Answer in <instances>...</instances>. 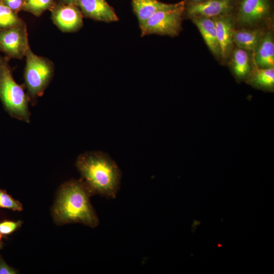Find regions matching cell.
Masks as SVG:
<instances>
[{
    "instance_id": "17",
    "label": "cell",
    "mask_w": 274,
    "mask_h": 274,
    "mask_svg": "<svg viewBox=\"0 0 274 274\" xmlns=\"http://www.w3.org/2000/svg\"><path fill=\"white\" fill-rule=\"evenodd\" d=\"M251 84L260 88L272 89L274 85V68H258L250 79Z\"/></svg>"
},
{
    "instance_id": "25",
    "label": "cell",
    "mask_w": 274,
    "mask_h": 274,
    "mask_svg": "<svg viewBox=\"0 0 274 274\" xmlns=\"http://www.w3.org/2000/svg\"><path fill=\"white\" fill-rule=\"evenodd\" d=\"M1 238H2V234L0 233V245H1Z\"/></svg>"
},
{
    "instance_id": "9",
    "label": "cell",
    "mask_w": 274,
    "mask_h": 274,
    "mask_svg": "<svg viewBox=\"0 0 274 274\" xmlns=\"http://www.w3.org/2000/svg\"><path fill=\"white\" fill-rule=\"evenodd\" d=\"M270 11L268 0H242L237 14L239 23L250 25L268 16Z\"/></svg>"
},
{
    "instance_id": "22",
    "label": "cell",
    "mask_w": 274,
    "mask_h": 274,
    "mask_svg": "<svg viewBox=\"0 0 274 274\" xmlns=\"http://www.w3.org/2000/svg\"><path fill=\"white\" fill-rule=\"evenodd\" d=\"M4 5L13 11L18 13L23 10L25 0H1Z\"/></svg>"
},
{
    "instance_id": "7",
    "label": "cell",
    "mask_w": 274,
    "mask_h": 274,
    "mask_svg": "<svg viewBox=\"0 0 274 274\" xmlns=\"http://www.w3.org/2000/svg\"><path fill=\"white\" fill-rule=\"evenodd\" d=\"M51 11L53 22L63 32H75L83 26V16L75 5L59 2Z\"/></svg>"
},
{
    "instance_id": "14",
    "label": "cell",
    "mask_w": 274,
    "mask_h": 274,
    "mask_svg": "<svg viewBox=\"0 0 274 274\" xmlns=\"http://www.w3.org/2000/svg\"><path fill=\"white\" fill-rule=\"evenodd\" d=\"M255 60L259 68L273 67L274 43L270 32L262 37L255 51Z\"/></svg>"
},
{
    "instance_id": "11",
    "label": "cell",
    "mask_w": 274,
    "mask_h": 274,
    "mask_svg": "<svg viewBox=\"0 0 274 274\" xmlns=\"http://www.w3.org/2000/svg\"><path fill=\"white\" fill-rule=\"evenodd\" d=\"M214 22L217 41L222 58L228 56L231 49L234 32L233 22L231 17L227 14L213 18Z\"/></svg>"
},
{
    "instance_id": "15",
    "label": "cell",
    "mask_w": 274,
    "mask_h": 274,
    "mask_svg": "<svg viewBox=\"0 0 274 274\" xmlns=\"http://www.w3.org/2000/svg\"><path fill=\"white\" fill-rule=\"evenodd\" d=\"M262 38L261 33L257 30H238L233 35V43L241 49L255 52Z\"/></svg>"
},
{
    "instance_id": "13",
    "label": "cell",
    "mask_w": 274,
    "mask_h": 274,
    "mask_svg": "<svg viewBox=\"0 0 274 274\" xmlns=\"http://www.w3.org/2000/svg\"><path fill=\"white\" fill-rule=\"evenodd\" d=\"M192 21L199 29L210 51L216 56H221L213 19L204 17H194L192 18Z\"/></svg>"
},
{
    "instance_id": "20",
    "label": "cell",
    "mask_w": 274,
    "mask_h": 274,
    "mask_svg": "<svg viewBox=\"0 0 274 274\" xmlns=\"http://www.w3.org/2000/svg\"><path fill=\"white\" fill-rule=\"evenodd\" d=\"M0 208L11 209L14 211H21L22 204L13 199L5 191L0 190Z\"/></svg>"
},
{
    "instance_id": "23",
    "label": "cell",
    "mask_w": 274,
    "mask_h": 274,
    "mask_svg": "<svg viewBox=\"0 0 274 274\" xmlns=\"http://www.w3.org/2000/svg\"><path fill=\"white\" fill-rule=\"evenodd\" d=\"M15 270L8 265L3 260L0 261V274H15Z\"/></svg>"
},
{
    "instance_id": "26",
    "label": "cell",
    "mask_w": 274,
    "mask_h": 274,
    "mask_svg": "<svg viewBox=\"0 0 274 274\" xmlns=\"http://www.w3.org/2000/svg\"><path fill=\"white\" fill-rule=\"evenodd\" d=\"M192 1H195V2H199L201 0H192Z\"/></svg>"
},
{
    "instance_id": "10",
    "label": "cell",
    "mask_w": 274,
    "mask_h": 274,
    "mask_svg": "<svg viewBox=\"0 0 274 274\" xmlns=\"http://www.w3.org/2000/svg\"><path fill=\"white\" fill-rule=\"evenodd\" d=\"M231 0H208L189 5L186 10L190 17L213 18L228 13L231 9Z\"/></svg>"
},
{
    "instance_id": "12",
    "label": "cell",
    "mask_w": 274,
    "mask_h": 274,
    "mask_svg": "<svg viewBox=\"0 0 274 274\" xmlns=\"http://www.w3.org/2000/svg\"><path fill=\"white\" fill-rule=\"evenodd\" d=\"M132 10L140 27L157 12L173 7L174 4H165L158 0H131Z\"/></svg>"
},
{
    "instance_id": "5",
    "label": "cell",
    "mask_w": 274,
    "mask_h": 274,
    "mask_svg": "<svg viewBox=\"0 0 274 274\" xmlns=\"http://www.w3.org/2000/svg\"><path fill=\"white\" fill-rule=\"evenodd\" d=\"M184 1L174 4L170 8L160 10L140 27L141 36L155 34L175 37L181 30Z\"/></svg>"
},
{
    "instance_id": "6",
    "label": "cell",
    "mask_w": 274,
    "mask_h": 274,
    "mask_svg": "<svg viewBox=\"0 0 274 274\" xmlns=\"http://www.w3.org/2000/svg\"><path fill=\"white\" fill-rule=\"evenodd\" d=\"M29 47L25 23L0 30V51L8 58L21 59Z\"/></svg>"
},
{
    "instance_id": "21",
    "label": "cell",
    "mask_w": 274,
    "mask_h": 274,
    "mask_svg": "<svg viewBox=\"0 0 274 274\" xmlns=\"http://www.w3.org/2000/svg\"><path fill=\"white\" fill-rule=\"evenodd\" d=\"M21 222L4 221L0 223V233L9 234L20 226Z\"/></svg>"
},
{
    "instance_id": "16",
    "label": "cell",
    "mask_w": 274,
    "mask_h": 274,
    "mask_svg": "<svg viewBox=\"0 0 274 274\" xmlns=\"http://www.w3.org/2000/svg\"><path fill=\"white\" fill-rule=\"evenodd\" d=\"M232 69L235 76L243 79L250 72V60L248 53L242 49L234 50L232 57Z\"/></svg>"
},
{
    "instance_id": "3",
    "label": "cell",
    "mask_w": 274,
    "mask_h": 274,
    "mask_svg": "<svg viewBox=\"0 0 274 274\" xmlns=\"http://www.w3.org/2000/svg\"><path fill=\"white\" fill-rule=\"evenodd\" d=\"M8 58L0 54V100L11 117L29 122V98L22 86L15 81Z\"/></svg>"
},
{
    "instance_id": "4",
    "label": "cell",
    "mask_w": 274,
    "mask_h": 274,
    "mask_svg": "<svg viewBox=\"0 0 274 274\" xmlns=\"http://www.w3.org/2000/svg\"><path fill=\"white\" fill-rule=\"evenodd\" d=\"M24 77L29 100L35 102L43 95L54 74L53 63L44 57L35 54L29 47L25 54Z\"/></svg>"
},
{
    "instance_id": "27",
    "label": "cell",
    "mask_w": 274,
    "mask_h": 274,
    "mask_svg": "<svg viewBox=\"0 0 274 274\" xmlns=\"http://www.w3.org/2000/svg\"><path fill=\"white\" fill-rule=\"evenodd\" d=\"M1 1V0H0V1Z\"/></svg>"
},
{
    "instance_id": "1",
    "label": "cell",
    "mask_w": 274,
    "mask_h": 274,
    "mask_svg": "<svg viewBox=\"0 0 274 274\" xmlns=\"http://www.w3.org/2000/svg\"><path fill=\"white\" fill-rule=\"evenodd\" d=\"M76 166L82 180L92 194L116 197L121 183V172L108 154L100 151L84 152L78 157Z\"/></svg>"
},
{
    "instance_id": "19",
    "label": "cell",
    "mask_w": 274,
    "mask_h": 274,
    "mask_svg": "<svg viewBox=\"0 0 274 274\" xmlns=\"http://www.w3.org/2000/svg\"><path fill=\"white\" fill-rule=\"evenodd\" d=\"M55 4L54 0H25L22 10L39 16L46 10H51Z\"/></svg>"
},
{
    "instance_id": "18",
    "label": "cell",
    "mask_w": 274,
    "mask_h": 274,
    "mask_svg": "<svg viewBox=\"0 0 274 274\" xmlns=\"http://www.w3.org/2000/svg\"><path fill=\"white\" fill-rule=\"evenodd\" d=\"M24 23L17 13L0 1V30Z\"/></svg>"
},
{
    "instance_id": "2",
    "label": "cell",
    "mask_w": 274,
    "mask_h": 274,
    "mask_svg": "<svg viewBox=\"0 0 274 274\" xmlns=\"http://www.w3.org/2000/svg\"><path fill=\"white\" fill-rule=\"evenodd\" d=\"M92 193L82 180H72L61 187L54 209L56 220L61 223L80 222L91 227L99 224L89 197Z\"/></svg>"
},
{
    "instance_id": "8",
    "label": "cell",
    "mask_w": 274,
    "mask_h": 274,
    "mask_svg": "<svg viewBox=\"0 0 274 274\" xmlns=\"http://www.w3.org/2000/svg\"><path fill=\"white\" fill-rule=\"evenodd\" d=\"M75 5L83 17L107 23L119 20L114 8L106 0H78Z\"/></svg>"
},
{
    "instance_id": "24",
    "label": "cell",
    "mask_w": 274,
    "mask_h": 274,
    "mask_svg": "<svg viewBox=\"0 0 274 274\" xmlns=\"http://www.w3.org/2000/svg\"><path fill=\"white\" fill-rule=\"evenodd\" d=\"M78 0H58L59 2L64 4L76 5Z\"/></svg>"
}]
</instances>
